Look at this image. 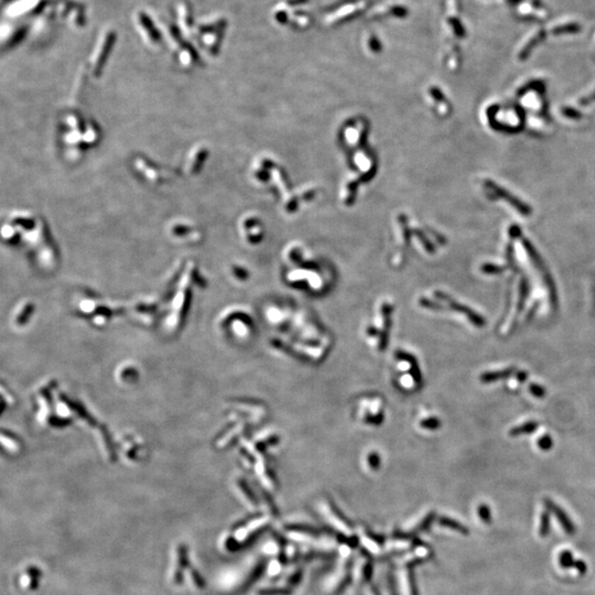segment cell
Returning <instances> with one entry per match:
<instances>
[{
	"instance_id": "6da1fadb",
	"label": "cell",
	"mask_w": 595,
	"mask_h": 595,
	"mask_svg": "<svg viewBox=\"0 0 595 595\" xmlns=\"http://www.w3.org/2000/svg\"><path fill=\"white\" fill-rule=\"evenodd\" d=\"M546 503H547V505L549 506V508H550L551 510L555 511V514L557 515L558 519L561 521L562 526H563V528H564V530L567 531V532H570V533H571V532H573V531H574V527H573V525H572V522H571V520L568 518L567 515H565V514L563 513L562 509H560V508H559V507H557V506H556L555 504H553L552 502L547 501Z\"/></svg>"
},
{
	"instance_id": "7a4b0ae2",
	"label": "cell",
	"mask_w": 595,
	"mask_h": 595,
	"mask_svg": "<svg viewBox=\"0 0 595 595\" xmlns=\"http://www.w3.org/2000/svg\"><path fill=\"white\" fill-rule=\"evenodd\" d=\"M514 372V368H509V370H505L502 372H494V373H487L484 374L483 376L481 377V379L483 380L484 383H489V382H494V380H497V379H501L504 377H507L509 375Z\"/></svg>"
},
{
	"instance_id": "3957f363",
	"label": "cell",
	"mask_w": 595,
	"mask_h": 595,
	"mask_svg": "<svg viewBox=\"0 0 595 595\" xmlns=\"http://www.w3.org/2000/svg\"><path fill=\"white\" fill-rule=\"evenodd\" d=\"M537 427H538L537 422L530 421V422H527V424L522 425L520 427L515 428V429L510 431V434L511 436H519V434H522V433H530V432H533V431L537 430Z\"/></svg>"
},
{
	"instance_id": "277c9868",
	"label": "cell",
	"mask_w": 595,
	"mask_h": 595,
	"mask_svg": "<svg viewBox=\"0 0 595 595\" xmlns=\"http://www.w3.org/2000/svg\"><path fill=\"white\" fill-rule=\"evenodd\" d=\"M538 445L541 450L544 451H548L552 448V439L549 436H545L541 439H539L538 441Z\"/></svg>"
},
{
	"instance_id": "5b68a950",
	"label": "cell",
	"mask_w": 595,
	"mask_h": 595,
	"mask_svg": "<svg viewBox=\"0 0 595 595\" xmlns=\"http://www.w3.org/2000/svg\"><path fill=\"white\" fill-rule=\"evenodd\" d=\"M529 389H530V392H531V394L533 396H536V397L541 398V397L545 396V391L546 390H545L544 387L538 386V385H531L530 388H529Z\"/></svg>"
},
{
	"instance_id": "8992f818",
	"label": "cell",
	"mask_w": 595,
	"mask_h": 595,
	"mask_svg": "<svg viewBox=\"0 0 595 595\" xmlns=\"http://www.w3.org/2000/svg\"><path fill=\"white\" fill-rule=\"evenodd\" d=\"M421 426L426 428V429H436V427H439V421H438V419L433 418V419L421 422Z\"/></svg>"
},
{
	"instance_id": "52a82bcc",
	"label": "cell",
	"mask_w": 595,
	"mask_h": 595,
	"mask_svg": "<svg viewBox=\"0 0 595 595\" xmlns=\"http://www.w3.org/2000/svg\"><path fill=\"white\" fill-rule=\"evenodd\" d=\"M548 522H549L548 521V515L545 514L544 517H543V521H541V533H540L541 536H546L547 532H548V529H549Z\"/></svg>"
}]
</instances>
